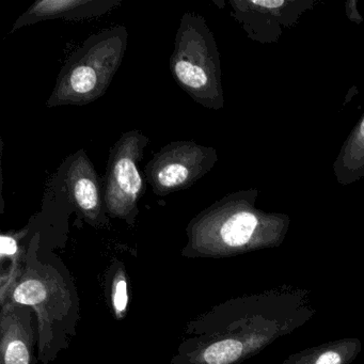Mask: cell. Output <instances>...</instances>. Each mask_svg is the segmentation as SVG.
<instances>
[{
    "instance_id": "obj_1",
    "label": "cell",
    "mask_w": 364,
    "mask_h": 364,
    "mask_svg": "<svg viewBox=\"0 0 364 364\" xmlns=\"http://www.w3.org/2000/svg\"><path fill=\"white\" fill-rule=\"evenodd\" d=\"M127 39L123 26L88 38L61 69L48 107L87 105L103 97L122 63Z\"/></svg>"
},
{
    "instance_id": "obj_2",
    "label": "cell",
    "mask_w": 364,
    "mask_h": 364,
    "mask_svg": "<svg viewBox=\"0 0 364 364\" xmlns=\"http://www.w3.org/2000/svg\"><path fill=\"white\" fill-rule=\"evenodd\" d=\"M214 48L203 18L193 12L183 16L170 57V71L178 86L200 105L213 107L216 97Z\"/></svg>"
},
{
    "instance_id": "obj_3",
    "label": "cell",
    "mask_w": 364,
    "mask_h": 364,
    "mask_svg": "<svg viewBox=\"0 0 364 364\" xmlns=\"http://www.w3.org/2000/svg\"><path fill=\"white\" fill-rule=\"evenodd\" d=\"M149 138L139 131L123 134L110 149L104 183L103 202L112 217L134 220L137 204L144 193V182L139 170Z\"/></svg>"
},
{
    "instance_id": "obj_4",
    "label": "cell",
    "mask_w": 364,
    "mask_h": 364,
    "mask_svg": "<svg viewBox=\"0 0 364 364\" xmlns=\"http://www.w3.org/2000/svg\"><path fill=\"white\" fill-rule=\"evenodd\" d=\"M213 151L193 141H176L161 148L149 161L144 176L159 197L193 186L213 164Z\"/></svg>"
},
{
    "instance_id": "obj_5",
    "label": "cell",
    "mask_w": 364,
    "mask_h": 364,
    "mask_svg": "<svg viewBox=\"0 0 364 364\" xmlns=\"http://www.w3.org/2000/svg\"><path fill=\"white\" fill-rule=\"evenodd\" d=\"M69 197L85 217L97 220L103 208V196L99 176L85 151L70 157L65 171Z\"/></svg>"
},
{
    "instance_id": "obj_6",
    "label": "cell",
    "mask_w": 364,
    "mask_h": 364,
    "mask_svg": "<svg viewBox=\"0 0 364 364\" xmlns=\"http://www.w3.org/2000/svg\"><path fill=\"white\" fill-rule=\"evenodd\" d=\"M119 5L120 3L114 0H40L18 18L12 31L42 21L93 18Z\"/></svg>"
},
{
    "instance_id": "obj_7",
    "label": "cell",
    "mask_w": 364,
    "mask_h": 364,
    "mask_svg": "<svg viewBox=\"0 0 364 364\" xmlns=\"http://www.w3.org/2000/svg\"><path fill=\"white\" fill-rule=\"evenodd\" d=\"M9 318V316H8ZM3 321V353L4 364L31 363V338L20 325L12 323L11 319Z\"/></svg>"
},
{
    "instance_id": "obj_8",
    "label": "cell",
    "mask_w": 364,
    "mask_h": 364,
    "mask_svg": "<svg viewBox=\"0 0 364 364\" xmlns=\"http://www.w3.org/2000/svg\"><path fill=\"white\" fill-rule=\"evenodd\" d=\"M242 343L236 340H223L210 345L202 353L206 364H230L242 355Z\"/></svg>"
},
{
    "instance_id": "obj_9",
    "label": "cell",
    "mask_w": 364,
    "mask_h": 364,
    "mask_svg": "<svg viewBox=\"0 0 364 364\" xmlns=\"http://www.w3.org/2000/svg\"><path fill=\"white\" fill-rule=\"evenodd\" d=\"M127 300H129V296H127V279H125L124 272L119 270L114 277V285H112V304L119 317L127 311Z\"/></svg>"
},
{
    "instance_id": "obj_10",
    "label": "cell",
    "mask_w": 364,
    "mask_h": 364,
    "mask_svg": "<svg viewBox=\"0 0 364 364\" xmlns=\"http://www.w3.org/2000/svg\"><path fill=\"white\" fill-rule=\"evenodd\" d=\"M0 252L1 257H14L18 253V246L16 238L9 235H1L0 237Z\"/></svg>"
},
{
    "instance_id": "obj_11",
    "label": "cell",
    "mask_w": 364,
    "mask_h": 364,
    "mask_svg": "<svg viewBox=\"0 0 364 364\" xmlns=\"http://www.w3.org/2000/svg\"><path fill=\"white\" fill-rule=\"evenodd\" d=\"M316 364H341V358L338 353L330 351V353H323L321 357H319Z\"/></svg>"
},
{
    "instance_id": "obj_12",
    "label": "cell",
    "mask_w": 364,
    "mask_h": 364,
    "mask_svg": "<svg viewBox=\"0 0 364 364\" xmlns=\"http://www.w3.org/2000/svg\"><path fill=\"white\" fill-rule=\"evenodd\" d=\"M251 4L259 7L269 8V9H276V8L281 7L284 4L282 0H253Z\"/></svg>"
},
{
    "instance_id": "obj_13",
    "label": "cell",
    "mask_w": 364,
    "mask_h": 364,
    "mask_svg": "<svg viewBox=\"0 0 364 364\" xmlns=\"http://www.w3.org/2000/svg\"><path fill=\"white\" fill-rule=\"evenodd\" d=\"M361 135L364 137V120L363 122H362L361 124Z\"/></svg>"
}]
</instances>
